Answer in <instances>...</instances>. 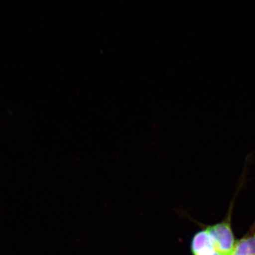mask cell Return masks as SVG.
<instances>
[{
	"label": "cell",
	"mask_w": 255,
	"mask_h": 255,
	"mask_svg": "<svg viewBox=\"0 0 255 255\" xmlns=\"http://www.w3.org/2000/svg\"><path fill=\"white\" fill-rule=\"evenodd\" d=\"M211 249H214V246L206 229L199 231L194 235L191 243L192 255L199 254Z\"/></svg>",
	"instance_id": "7a4b0ae2"
},
{
	"label": "cell",
	"mask_w": 255,
	"mask_h": 255,
	"mask_svg": "<svg viewBox=\"0 0 255 255\" xmlns=\"http://www.w3.org/2000/svg\"><path fill=\"white\" fill-rule=\"evenodd\" d=\"M195 255H219L216 253V251H215L214 249L209 250V251H206L205 252H203V253H199V254Z\"/></svg>",
	"instance_id": "277c9868"
},
{
	"label": "cell",
	"mask_w": 255,
	"mask_h": 255,
	"mask_svg": "<svg viewBox=\"0 0 255 255\" xmlns=\"http://www.w3.org/2000/svg\"><path fill=\"white\" fill-rule=\"evenodd\" d=\"M212 241L215 251L219 255H233L236 238L231 226V215L224 221L206 228Z\"/></svg>",
	"instance_id": "6da1fadb"
},
{
	"label": "cell",
	"mask_w": 255,
	"mask_h": 255,
	"mask_svg": "<svg viewBox=\"0 0 255 255\" xmlns=\"http://www.w3.org/2000/svg\"><path fill=\"white\" fill-rule=\"evenodd\" d=\"M233 255H255V231L236 242Z\"/></svg>",
	"instance_id": "3957f363"
}]
</instances>
